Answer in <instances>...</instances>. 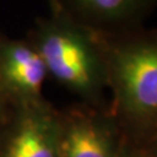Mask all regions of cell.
<instances>
[{
    "label": "cell",
    "instance_id": "6da1fadb",
    "mask_svg": "<svg viewBox=\"0 0 157 157\" xmlns=\"http://www.w3.org/2000/svg\"><path fill=\"white\" fill-rule=\"evenodd\" d=\"M101 36L109 111L124 135L146 141L157 124V35L139 27Z\"/></svg>",
    "mask_w": 157,
    "mask_h": 157
},
{
    "label": "cell",
    "instance_id": "7a4b0ae2",
    "mask_svg": "<svg viewBox=\"0 0 157 157\" xmlns=\"http://www.w3.org/2000/svg\"><path fill=\"white\" fill-rule=\"evenodd\" d=\"M27 40L42 57L48 77L75 93L82 102L108 107L107 69L100 32L57 10L50 12L49 17H39Z\"/></svg>",
    "mask_w": 157,
    "mask_h": 157
},
{
    "label": "cell",
    "instance_id": "3957f363",
    "mask_svg": "<svg viewBox=\"0 0 157 157\" xmlns=\"http://www.w3.org/2000/svg\"><path fill=\"white\" fill-rule=\"evenodd\" d=\"M122 139L108 107L78 101L58 111L57 157H117Z\"/></svg>",
    "mask_w": 157,
    "mask_h": 157
},
{
    "label": "cell",
    "instance_id": "277c9868",
    "mask_svg": "<svg viewBox=\"0 0 157 157\" xmlns=\"http://www.w3.org/2000/svg\"><path fill=\"white\" fill-rule=\"evenodd\" d=\"M58 109L44 98L15 104L0 124V157H57Z\"/></svg>",
    "mask_w": 157,
    "mask_h": 157
},
{
    "label": "cell",
    "instance_id": "5b68a950",
    "mask_svg": "<svg viewBox=\"0 0 157 157\" xmlns=\"http://www.w3.org/2000/svg\"><path fill=\"white\" fill-rule=\"evenodd\" d=\"M47 78L44 62L28 40L0 34V85L14 105L43 98Z\"/></svg>",
    "mask_w": 157,
    "mask_h": 157
},
{
    "label": "cell",
    "instance_id": "8992f818",
    "mask_svg": "<svg viewBox=\"0 0 157 157\" xmlns=\"http://www.w3.org/2000/svg\"><path fill=\"white\" fill-rule=\"evenodd\" d=\"M155 0H55L50 12L62 10L79 23L106 34L141 27Z\"/></svg>",
    "mask_w": 157,
    "mask_h": 157
},
{
    "label": "cell",
    "instance_id": "52a82bcc",
    "mask_svg": "<svg viewBox=\"0 0 157 157\" xmlns=\"http://www.w3.org/2000/svg\"><path fill=\"white\" fill-rule=\"evenodd\" d=\"M117 157H154L152 150L144 144V141L130 139L124 135Z\"/></svg>",
    "mask_w": 157,
    "mask_h": 157
},
{
    "label": "cell",
    "instance_id": "ba28073f",
    "mask_svg": "<svg viewBox=\"0 0 157 157\" xmlns=\"http://www.w3.org/2000/svg\"><path fill=\"white\" fill-rule=\"evenodd\" d=\"M13 106H14L13 101L6 94V92L0 85V124H2L5 121V119L8 117Z\"/></svg>",
    "mask_w": 157,
    "mask_h": 157
},
{
    "label": "cell",
    "instance_id": "9c48e42d",
    "mask_svg": "<svg viewBox=\"0 0 157 157\" xmlns=\"http://www.w3.org/2000/svg\"><path fill=\"white\" fill-rule=\"evenodd\" d=\"M48 1V4H49V8H50V11L55 7V0H47Z\"/></svg>",
    "mask_w": 157,
    "mask_h": 157
}]
</instances>
